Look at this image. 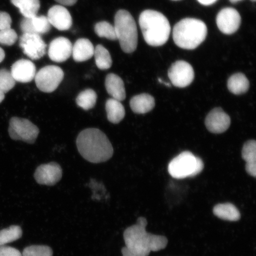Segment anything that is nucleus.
Listing matches in <instances>:
<instances>
[{
    "label": "nucleus",
    "instance_id": "1",
    "mask_svg": "<svg viewBox=\"0 0 256 256\" xmlns=\"http://www.w3.org/2000/svg\"><path fill=\"white\" fill-rule=\"evenodd\" d=\"M147 224L146 218L140 217L136 224L124 230L126 248L136 256H148L150 252L162 250L168 244L166 236L147 232Z\"/></svg>",
    "mask_w": 256,
    "mask_h": 256
},
{
    "label": "nucleus",
    "instance_id": "2",
    "mask_svg": "<svg viewBox=\"0 0 256 256\" xmlns=\"http://www.w3.org/2000/svg\"><path fill=\"white\" fill-rule=\"evenodd\" d=\"M76 146L83 158L92 163L107 162L114 154V148L106 134L96 128H88L79 134Z\"/></svg>",
    "mask_w": 256,
    "mask_h": 256
},
{
    "label": "nucleus",
    "instance_id": "3",
    "mask_svg": "<svg viewBox=\"0 0 256 256\" xmlns=\"http://www.w3.org/2000/svg\"><path fill=\"white\" fill-rule=\"evenodd\" d=\"M139 24L144 40L152 46H160L167 42L171 27L166 16L158 11L146 10L140 14Z\"/></svg>",
    "mask_w": 256,
    "mask_h": 256
},
{
    "label": "nucleus",
    "instance_id": "4",
    "mask_svg": "<svg viewBox=\"0 0 256 256\" xmlns=\"http://www.w3.org/2000/svg\"><path fill=\"white\" fill-rule=\"evenodd\" d=\"M208 28L200 19L186 18L176 24L172 30V38L176 46L182 49H196L206 40Z\"/></svg>",
    "mask_w": 256,
    "mask_h": 256
},
{
    "label": "nucleus",
    "instance_id": "5",
    "mask_svg": "<svg viewBox=\"0 0 256 256\" xmlns=\"http://www.w3.org/2000/svg\"><path fill=\"white\" fill-rule=\"evenodd\" d=\"M114 27L122 50L126 53L134 52L138 46V31L132 16L126 10H120L115 15Z\"/></svg>",
    "mask_w": 256,
    "mask_h": 256
},
{
    "label": "nucleus",
    "instance_id": "6",
    "mask_svg": "<svg viewBox=\"0 0 256 256\" xmlns=\"http://www.w3.org/2000/svg\"><path fill=\"white\" fill-rule=\"evenodd\" d=\"M204 168L201 158L190 152H184L169 163L168 171L172 178L183 179L193 178L200 174Z\"/></svg>",
    "mask_w": 256,
    "mask_h": 256
},
{
    "label": "nucleus",
    "instance_id": "7",
    "mask_svg": "<svg viewBox=\"0 0 256 256\" xmlns=\"http://www.w3.org/2000/svg\"><path fill=\"white\" fill-rule=\"evenodd\" d=\"M8 134L12 140L34 144L40 134V130L30 120L12 117L9 122Z\"/></svg>",
    "mask_w": 256,
    "mask_h": 256
},
{
    "label": "nucleus",
    "instance_id": "8",
    "mask_svg": "<svg viewBox=\"0 0 256 256\" xmlns=\"http://www.w3.org/2000/svg\"><path fill=\"white\" fill-rule=\"evenodd\" d=\"M64 78V73L60 67L48 66L36 72L34 79L40 90L44 92H52L58 88Z\"/></svg>",
    "mask_w": 256,
    "mask_h": 256
},
{
    "label": "nucleus",
    "instance_id": "9",
    "mask_svg": "<svg viewBox=\"0 0 256 256\" xmlns=\"http://www.w3.org/2000/svg\"><path fill=\"white\" fill-rule=\"evenodd\" d=\"M168 76L175 87L184 88L193 82L194 72L190 64L184 60H178L170 67Z\"/></svg>",
    "mask_w": 256,
    "mask_h": 256
},
{
    "label": "nucleus",
    "instance_id": "10",
    "mask_svg": "<svg viewBox=\"0 0 256 256\" xmlns=\"http://www.w3.org/2000/svg\"><path fill=\"white\" fill-rule=\"evenodd\" d=\"M20 46L25 55L38 60L46 55V44L40 35L24 34L20 38Z\"/></svg>",
    "mask_w": 256,
    "mask_h": 256
},
{
    "label": "nucleus",
    "instance_id": "11",
    "mask_svg": "<svg viewBox=\"0 0 256 256\" xmlns=\"http://www.w3.org/2000/svg\"><path fill=\"white\" fill-rule=\"evenodd\" d=\"M216 22L222 33L232 34L238 30L242 18L238 10L232 8H224L217 14Z\"/></svg>",
    "mask_w": 256,
    "mask_h": 256
},
{
    "label": "nucleus",
    "instance_id": "12",
    "mask_svg": "<svg viewBox=\"0 0 256 256\" xmlns=\"http://www.w3.org/2000/svg\"><path fill=\"white\" fill-rule=\"evenodd\" d=\"M62 177V170L60 166L55 162L40 166L34 174V178L37 183L42 185H55Z\"/></svg>",
    "mask_w": 256,
    "mask_h": 256
},
{
    "label": "nucleus",
    "instance_id": "13",
    "mask_svg": "<svg viewBox=\"0 0 256 256\" xmlns=\"http://www.w3.org/2000/svg\"><path fill=\"white\" fill-rule=\"evenodd\" d=\"M204 124L210 132L217 134H222L228 130L231 124V119L222 108H216L208 114Z\"/></svg>",
    "mask_w": 256,
    "mask_h": 256
},
{
    "label": "nucleus",
    "instance_id": "14",
    "mask_svg": "<svg viewBox=\"0 0 256 256\" xmlns=\"http://www.w3.org/2000/svg\"><path fill=\"white\" fill-rule=\"evenodd\" d=\"M72 50L71 42L66 38L59 37L51 42L48 49V56L54 62H64L72 56Z\"/></svg>",
    "mask_w": 256,
    "mask_h": 256
},
{
    "label": "nucleus",
    "instance_id": "15",
    "mask_svg": "<svg viewBox=\"0 0 256 256\" xmlns=\"http://www.w3.org/2000/svg\"><path fill=\"white\" fill-rule=\"evenodd\" d=\"M47 18L50 25L59 30H68L72 25L71 14L62 6L56 5L51 8L48 12Z\"/></svg>",
    "mask_w": 256,
    "mask_h": 256
},
{
    "label": "nucleus",
    "instance_id": "16",
    "mask_svg": "<svg viewBox=\"0 0 256 256\" xmlns=\"http://www.w3.org/2000/svg\"><path fill=\"white\" fill-rule=\"evenodd\" d=\"M10 72L16 82L27 83L34 78L36 68L31 60L22 59L12 64Z\"/></svg>",
    "mask_w": 256,
    "mask_h": 256
},
{
    "label": "nucleus",
    "instance_id": "17",
    "mask_svg": "<svg viewBox=\"0 0 256 256\" xmlns=\"http://www.w3.org/2000/svg\"><path fill=\"white\" fill-rule=\"evenodd\" d=\"M24 34L42 35L46 34L51 28V25L46 16L38 15L33 18H24L20 23Z\"/></svg>",
    "mask_w": 256,
    "mask_h": 256
},
{
    "label": "nucleus",
    "instance_id": "18",
    "mask_svg": "<svg viewBox=\"0 0 256 256\" xmlns=\"http://www.w3.org/2000/svg\"><path fill=\"white\" fill-rule=\"evenodd\" d=\"M105 87L108 94L116 100L122 102L126 98L124 82L120 76L111 73L105 80Z\"/></svg>",
    "mask_w": 256,
    "mask_h": 256
},
{
    "label": "nucleus",
    "instance_id": "19",
    "mask_svg": "<svg viewBox=\"0 0 256 256\" xmlns=\"http://www.w3.org/2000/svg\"><path fill=\"white\" fill-rule=\"evenodd\" d=\"M94 47L91 41L82 38L72 46V55L76 62H84L94 56Z\"/></svg>",
    "mask_w": 256,
    "mask_h": 256
},
{
    "label": "nucleus",
    "instance_id": "20",
    "mask_svg": "<svg viewBox=\"0 0 256 256\" xmlns=\"http://www.w3.org/2000/svg\"><path fill=\"white\" fill-rule=\"evenodd\" d=\"M155 99L152 96L142 94L134 96L130 101V107L134 113L145 114L155 107Z\"/></svg>",
    "mask_w": 256,
    "mask_h": 256
},
{
    "label": "nucleus",
    "instance_id": "21",
    "mask_svg": "<svg viewBox=\"0 0 256 256\" xmlns=\"http://www.w3.org/2000/svg\"><path fill=\"white\" fill-rule=\"evenodd\" d=\"M242 158L246 162V170L249 175L256 177V142L250 140L244 144L242 150Z\"/></svg>",
    "mask_w": 256,
    "mask_h": 256
},
{
    "label": "nucleus",
    "instance_id": "22",
    "mask_svg": "<svg viewBox=\"0 0 256 256\" xmlns=\"http://www.w3.org/2000/svg\"><path fill=\"white\" fill-rule=\"evenodd\" d=\"M213 213L219 218L228 222H238L241 218V214L238 208L231 203L216 204L214 208Z\"/></svg>",
    "mask_w": 256,
    "mask_h": 256
},
{
    "label": "nucleus",
    "instance_id": "23",
    "mask_svg": "<svg viewBox=\"0 0 256 256\" xmlns=\"http://www.w3.org/2000/svg\"><path fill=\"white\" fill-rule=\"evenodd\" d=\"M106 110L108 120L112 124H119L126 116V110L121 102L113 98H108L106 101Z\"/></svg>",
    "mask_w": 256,
    "mask_h": 256
},
{
    "label": "nucleus",
    "instance_id": "24",
    "mask_svg": "<svg viewBox=\"0 0 256 256\" xmlns=\"http://www.w3.org/2000/svg\"><path fill=\"white\" fill-rule=\"evenodd\" d=\"M227 88L234 94H242L248 90L250 82L244 74L236 73L230 76L227 82Z\"/></svg>",
    "mask_w": 256,
    "mask_h": 256
},
{
    "label": "nucleus",
    "instance_id": "25",
    "mask_svg": "<svg viewBox=\"0 0 256 256\" xmlns=\"http://www.w3.org/2000/svg\"><path fill=\"white\" fill-rule=\"evenodd\" d=\"M11 2L26 18L36 16L40 8V0H11Z\"/></svg>",
    "mask_w": 256,
    "mask_h": 256
},
{
    "label": "nucleus",
    "instance_id": "26",
    "mask_svg": "<svg viewBox=\"0 0 256 256\" xmlns=\"http://www.w3.org/2000/svg\"><path fill=\"white\" fill-rule=\"evenodd\" d=\"M94 56L98 68L105 70L110 69L112 66V59L110 54L102 44H98L94 48Z\"/></svg>",
    "mask_w": 256,
    "mask_h": 256
},
{
    "label": "nucleus",
    "instance_id": "27",
    "mask_svg": "<svg viewBox=\"0 0 256 256\" xmlns=\"http://www.w3.org/2000/svg\"><path fill=\"white\" fill-rule=\"evenodd\" d=\"M97 98V94L94 90L86 89L78 95L76 98V103L82 110H88L94 107Z\"/></svg>",
    "mask_w": 256,
    "mask_h": 256
},
{
    "label": "nucleus",
    "instance_id": "28",
    "mask_svg": "<svg viewBox=\"0 0 256 256\" xmlns=\"http://www.w3.org/2000/svg\"><path fill=\"white\" fill-rule=\"evenodd\" d=\"M22 230L18 226H12L0 231V246H6L16 241L22 236Z\"/></svg>",
    "mask_w": 256,
    "mask_h": 256
},
{
    "label": "nucleus",
    "instance_id": "29",
    "mask_svg": "<svg viewBox=\"0 0 256 256\" xmlns=\"http://www.w3.org/2000/svg\"><path fill=\"white\" fill-rule=\"evenodd\" d=\"M94 31L99 37L106 38L111 40H117L114 27L108 22H100L96 24Z\"/></svg>",
    "mask_w": 256,
    "mask_h": 256
},
{
    "label": "nucleus",
    "instance_id": "30",
    "mask_svg": "<svg viewBox=\"0 0 256 256\" xmlns=\"http://www.w3.org/2000/svg\"><path fill=\"white\" fill-rule=\"evenodd\" d=\"M16 81L11 72L5 68L0 70V91L3 94H7L14 87Z\"/></svg>",
    "mask_w": 256,
    "mask_h": 256
},
{
    "label": "nucleus",
    "instance_id": "31",
    "mask_svg": "<svg viewBox=\"0 0 256 256\" xmlns=\"http://www.w3.org/2000/svg\"><path fill=\"white\" fill-rule=\"evenodd\" d=\"M23 256H52L53 252L49 246L34 245L24 249Z\"/></svg>",
    "mask_w": 256,
    "mask_h": 256
},
{
    "label": "nucleus",
    "instance_id": "32",
    "mask_svg": "<svg viewBox=\"0 0 256 256\" xmlns=\"http://www.w3.org/2000/svg\"><path fill=\"white\" fill-rule=\"evenodd\" d=\"M18 39L17 33L12 28L0 30V44L2 46H12Z\"/></svg>",
    "mask_w": 256,
    "mask_h": 256
},
{
    "label": "nucleus",
    "instance_id": "33",
    "mask_svg": "<svg viewBox=\"0 0 256 256\" xmlns=\"http://www.w3.org/2000/svg\"><path fill=\"white\" fill-rule=\"evenodd\" d=\"M12 23L11 16L7 12H0V30L10 28Z\"/></svg>",
    "mask_w": 256,
    "mask_h": 256
},
{
    "label": "nucleus",
    "instance_id": "34",
    "mask_svg": "<svg viewBox=\"0 0 256 256\" xmlns=\"http://www.w3.org/2000/svg\"><path fill=\"white\" fill-rule=\"evenodd\" d=\"M0 256H23L21 252L14 248L0 246Z\"/></svg>",
    "mask_w": 256,
    "mask_h": 256
},
{
    "label": "nucleus",
    "instance_id": "35",
    "mask_svg": "<svg viewBox=\"0 0 256 256\" xmlns=\"http://www.w3.org/2000/svg\"><path fill=\"white\" fill-rule=\"evenodd\" d=\"M60 6H72L74 5L78 0H55Z\"/></svg>",
    "mask_w": 256,
    "mask_h": 256
},
{
    "label": "nucleus",
    "instance_id": "36",
    "mask_svg": "<svg viewBox=\"0 0 256 256\" xmlns=\"http://www.w3.org/2000/svg\"><path fill=\"white\" fill-rule=\"evenodd\" d=\"M218 0H198L201 4L204 6H210L216 3Z\"/></svg>",
    "mask_w": 256,
    "mask_h": 256
},
{
    "label": "nucleus",
    "instance_id": "37",
    "mask_svg": "<svg viewBox=\"0 0 256 256\" xmlns=\"http://www.w3.org/2000/svg\"><path fill=\"white\" fill-rule=\"evenodd\" d=\"M122 256H136L132 254V252L128 250L126 247H124L122 249Z\"/></svg>",
    "mask_w": 256,
    "mask_h": 256
},
{
    "label": "nucleus",
    "instance_id": "38",
    "mask_svg": "<svg viewBox=\"0 0 256 256\" xmlns=\"http://www.w3.org/2000/svg\"><path fill=\"white\" fill-rule=\"evenodd\" d=\"M5 52L4 50L2 49V48H0V63L2 62V60L5 58Z\"/></svg>",
    "mask_w": 256,
    "mask_h": 256
},
{
    "label": "nucleus",
    "instance_id": "39",
    "mask_svg": "<svg viewBox=\"0 0 256 256\" xmlns=\"http://www.w3.org/2000/svg\"><path fill=\"white\" fill-rule=\"evenodd\" d=\"M5 98V94H3L2 92L0 91V104L2 103V102L4 100Z\"/></svg>",
    "mask_w": 256,
    "mask_h": 256
},
{
    "label": "nucleus",
    "instance_id": "40",
    "mask_svg": "<svg viewBox=\"0 0 256 256\" xmlns=\"http://www.w3.org/2000/svg\"><path fill=\"white\" fill-rule=\"evenodd\" d=\"M242 1V0H230V2L232 3H236Z\"/></svg>",
    "mask_w": 256,
    "mask_h": 256
},
{
    "label": "nucleus",
    "instance_id": "41",
    "mask_svg": "<svg viewBox=\"0 0 256 256\" xmlns=\"http://www.w3.org/2000/svg\"><path fill=\"white\" fill-rule=\"evenodd\" d=\"M251 1L254 2L256 1V0H251Z\"/></svg>",
    "mask_w": 256,
    "mask_h": 256
},
{
    "label": "nucleus",
    "instance_id": "42",
    "mask_svg": "<svg viewBox=\"0 0 256 256\" xmlns=\"http://www.w3.org/2000/svg\"><path fill=\"white\" fill-rule=\"evenodd\" d=\"M172 1H178V0H172Z\"/></svg>",
    "mask_w": 256,
    "mask_h": 256
}]
</instances>
